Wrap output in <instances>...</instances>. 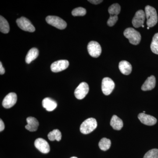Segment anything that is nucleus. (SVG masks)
Instances as JSON below:
<instances>
[{"mask_svg": "<svg viewBox=\"0 0 158 158\" xmlns=\"http://www.w3.org/2000/svg\"><path fill=\"white\" fill-rule=\"evenodd\" d=\"M17 25L20 28L24 31L30 32H34L35 28L28 19L24 17H21L16 20Z\"/></svg>", "mask_w": 158, "mask_h": 158, "instance_id": "39448f33", "label": "nucleus"}, {"mask_svg": "<svg viewBox=\"0 0 158 158\" xmlns=\"http://www.w3.org/2000/svg\"><path fill=\"white\" fill-rule=\"evenodd\" d=\"M145 16L147 19L148 27H152L158 22V15L156 9L153 7L147 6L145 8Z\"/></svg>", "mask_w": 158, "mask_h": 158, "instance_id": "f257e3e1", "label": "nucleus"}, {"mask_svg": "<svg viewBox=\"0 0 158 158\" xmlns=\"http://www.w3.org/2000/svg\"><path fill=\"white\" fill-rule=\"evenodd\" d=\"M123 34L125 37L129 40L131 44L138 45L141 41V34L133 28H128L126 29Z\"/></svg>", "mask_w": 158, "mask_h": 158, "instance_id": "f03ea898", "label": "nucleus"}, {"mask_svg": "<svg viewBox=\"0 0 158 158\" xmlns=\"http://www.w3.org/2000/svg\"><path fill=\"white\" fill-rule=\"evenodd\" d=\"M89 90L88 84L85 82H82L75 90V96L78 99H83L87 95Z\"/></svg>", "mask_w": 158, "mask_h": 158, "instance_id": "0eeeda50", "label": "nucleus"}, {"mask_svg": "<svg viewBox=\"0 0 158 158\" xmlns=\"http://www.w3.org/2000/svg\"><path fill=\"white\" fill-rule=\"evenodd\" d=\"M115 83L111 78L105 77L102 81V90L106 95H110L115 88Z\"/></svg>", "mask_w": 158, "mask_h": 158, "instance_id": "423d86ee", "label": "nucleus"}, {"mask_svg": "<svg viewBox=\"0 0 158 158\" xmlns=\"http://www.w3.org/2000/svg\"><path fill=\"white\" fill-rule=\"evenodd\" d=\"M151 49L153 53L158 55V33L155 34L151 44Z\"/></svg>", "mask_w": 158, "mask_h": 158, "instance_id": "b1692460", "label": "nucleus"}, {"mask_svg": "<svg viewBox=\"0 0 158 158\" xmlns=\"http://www.w3.org/2000/svg\"><path fill=\"white\" fill-rule=\"evenodd\" d=\"M48 137L49 140L51 141L56 140L57 141H59L62 139V134L59 130L55 129L49 133Z\"/></svg>", "mask_w": 158, "mask_h": 158, "instance_id": "412c9836", "label": "nucleus"}, {"mask_svg": "<svg viewBox=\"0 0 158 158\" xmlns=\"http://www.w3.org/2000/svg\"><path fill=\"white\" fill-rule=\"evenodd\" d=\"M46 21L49 24L59 30H63L67 27V23L65 21L58 16L49 15L46 17Z\"/></svg>", "mask_w": 158, "mask_h": 158, "instance_id": "20e7f679", "label": "nucleus"}, {"mask_svg": "<svg viewBox=\"0 0 158 158\" xmlns=\"http://www.w3.org/2000/svg\"><path fill=\"white\" fill-rule=\"evenodd\" d=\"M143 158H158V149L155 148L148 151Z\"/></svg>", "mask_w": 158, "mask_h": 158, "instance_id": "a878e982", "label": "nucleus"}, {"mask_svg": "<svg viewBox=\"0 0 158 158\" xmlns=\"http://www.w3.org/2000/svg\"><path fill=\"white\" fill-rule=\"evenodd\" d=\"M149 28H150V27H147L148 29H149Z\"/></svg>", "mask_w": 158, "mask_h": 158, "instance_id": "2f4dec72", "label": "nucleus"}, {"mask_svg": "<svg viewBox=\"0 0 158 158\" xmlns=\"http://www.w3.org/2000/svg\"><path fill=\"white\" fill-rule=\"evenodd\" d=\"M88 50L89 55L94 58H98L102 53L101 47L96 41H91L88 43Z\"/></svg>", "mask_w": 158, "mask_h": 158, "instance_id": "6e6552de", "label": "nucleus"}, {"mask_svg": "<svg viewBox=\"0 0 158 158\" xmlns=\"http://www.w3.org/2000/svg\"><path fill=\"white\" fill-rule=\"evenodd\" d=\"M42 106L47 111L51 112L53 111L56 108L57 103L52 99L50 98H46L43 100Z\"/></svg>", "mask_w": 158, "mask_h": 158, "instance_id": "2eb2a0df", "label": "nucleus"}, {"mask_svg": "<svg viewBox=\"0 0 158 158\" xmlns=\"http://www.w3.org/2000/svg\"><path fill=\"white\" fill-rule=\"evenodd\" d=\"M10 31L9 23L2 16H0V31L4 34H8Z\"/></svg>", "mask_w": 158, "mask_h": 158, "instance_id": "aec40b11", "label": "nucleus"}, {"mask_svg": "<svg viewBox=\"0 0 158 158\" xmlns=\"http://www.w3.org/2000/svg\"><path fill=\"white\" fill-rule=\"evenodd\" d=\"M5 73V69L3 67L2 62H0V74H1V75H3Z\"/></svg>", "mask_w": 158, "mask_h": 158, "instance_id": "c756f323", "label": "nucleus"}, {"mask_svg": "<svg viewBox=\"0 0 158 158\" xmlns=\"http://www.w3.org/2000/svg\"><path fill=\"white\" fill-rule=\"evenodd\" d=\"M121 10V7L119 4L116 3L109 7L108 11L110 15H118Z\"/></svg>", "mask_w": 158, "mask_h": 158, "instance_id": "5701e85b", "label": "nucleus"}, {"mask_svg": "<svg viewBox=\"0 0 158 158\" xmlns=\"http://www.w3.org/2000/svg\"><path fill=\"white\" fill-rule=\"evenodd\" d=\"M34 145L38 150L43 153H48L50 150L49 144L44 139L37 138L34 142Z\"/></svg>", "mask_w": 158, "mask_h": 158, "instance_id": "9b49d317", "label": "nucleus"}, {"mask_svg": "<svg viewBox=\"0 0 158 158\" xmlns=\"http://www.w3.org/2000/svg\"><path fill=\"white\" fill-rule=\"evenodd\" d=\"M156 80L155 77L154 76L148 77L146 79L144 84L141 87V89L144 91H148L152 90L155 87Z\"/></svg>", "mask_w": 158, "mask_h": 158, "instance_id": "dca6fc26", "label": "nucleus"}, {"mask_svg": "<svg viewBox=\"0 0 158 158\" xmlns=\"http://www.w3.org/2000/svg\"><path fill=\"white\" fill-rule=\"evenodd\" d=\"M70 158H78L77 157L73 156V157H71Z\"/></svg>", "mask_w": 158, "mask_h": 158, "instance_id": "7c9ffc66", "label": "nucleus"}, {"mask_svg": "<svg viewBox=\"0 0 158 158\" xmlns=\"http://www.w3.org/2000/svg\"><path fill=\"white\" fill-rule=\"evenodd\" d=\"M88 2H90V3L92 4H94V5H98V4H100L103 2V1H101V0H90V1H88Z\"/></svg>", "mask_w": 158, "mask_h": 158, "instance_id": "cd10ccee", "label": "nucleus"}, {"mask_svg": "<svg viewBox=\"0 0 158 158\" xmlns=\"http://www.w3.org/2000/svg\"><path fill=\"white\" fill-rule=\"evenodd\" d=\"M99 147L102 150H108L110 149L111 145V141L110 139L106 138H102L99 142Z\"/></svg>", "mask_w": 158, "mask_h": 158, "instance_id": "4be33fe9", "label": "nucleus"}, {"mask_svg": "<svg viewBox=\"0 0 158 158\" xmlns=\"http://www.w3.org/2000/svg\"><path fill=\"white\" fill-rule=\"evenodd\" d=\"M138 118L143 124L147 126H153L157 123V119L154 116L144 113L138 115Z\"/></svg>", "mask_w": 158, "mask_h": 158, "instance_id": "ddd939ff", "label": "nucleus"}, {"mask_svg": "<svg viewBox=\"0 0 158 158\" xmlns=\"http://www.w3.org/2000/svg\"><path fill=\"white\" fill-rule=\"evenodd\" d=\"M118 68L121 73L128 75L131 73L132 67L130 63L127 61H122L119 63Z\"/></svg>", "mask_w": 158, "mask_h": 158, "instance_id": "f3484780", "label": "nucleus"}, {"mask_svg": "<svg viewBox=\"0 0 158 158\" xmlns=\"http://www.w3.org/2000/svg\"><path fill=\"white\" fill-rule=\"evenodd\" d=\"M97 122L93 118H88L82 123L80 127V131L85 135L90 134L97 127Z\"/></svg>", "mask_w": 158, "mask_h": 158, "instance_id": "7ed1b4c3", "label": "nucleus"}, {"mask_svg": "<svg viewBox=\"0 0 158 158\" xmlns=\"http://www.w3.org/2000/svg\"><path fill=\"white\" fill-rule=\"evenodd\" d=\"M142 27L144 28V25L142 26Z\"/></svg>", "mask_w": 158, "mask_h": 158, "instance_id": "473e14b6", "label": "nucleus"}, {"mask_svg": "<svg viewBox=\"0 0 158 158\" xmlns=\"http://www.w3.org/2000/svg\"><path fill=\"white\" fill-rule=\"evenodd\" d=\"M145 113V111H143V113Z\"/></svg>", "mask_w": 158, "mask_h": 158, "instance_id": "72a5a7b5", "label": "nucleus"}, {"mask_svg": "<svg viewBox=\"0 0 158 158\" xmlns=\"http://www.w3.org/2000/svg\"><path fill=\"white\" fill-rule=\"evenodd\" d=\"M39 55V51L37 48H33L29 51L26 57V62L30 64L33 60H35Z\"/></svg>", "mask_w": 158, "mask_h": 158, "instance_id": "6ab92c4d", "label": "nucleus"}, {"mask_svg": "<svg viewBox=\"0 0 158 158\" xmlns=\"http://www.w3.org/2000/svg\"><path fill=\"white\" fill-rule=\"evenodd\" d=\"M145 12L143 10L137 11L132 19V24L135 27L139 28L142 27L144 23L145 19Z\"/></svg>", "mask_w": 158, "mask_h": 158, "instance_id": "1a4fd4ad", "label": "nucleus"}, {"mask_svg": "<svg viewBox=\"0 0 158 158\" xmlns=\"http://www.w3.org/2000/svg\"><path fill=\"white\" fill-rule=\"evenodd\" d=\"M118 20L117 15H110L107 21V25L109 27H112L114 26Z\"/></svg>", "mask_w": 158, "mask_h": 158, "instance_id": "bb28decb", "label": "nucleus"}, {"mask_svg": "<svg viewBox=\"0 0 158 158\" xmlns=\"http://www.w3.org/2000/svg\"><path fill=\"white\" fill-rule=\"evenodd\" d=\"M110 125L113 129L119 131L123 127V122L116 115H113L110 121Z\"/></svg>", "mask_w": 158, "mask_h": 158, "instance_id": "a211bd4d", "label": "nucleus"}, {"mask_svg": "<svg viewBox=\"0 0 158 158\" xmlns=\"http://www.w3.org/2000/svg\"><path fill=\"white\" fill-rule=\"evenodd\" d=\"M5 127V124L2 119H0V131H2Z\"/></svg>", "mask_w": 158, "mask_h": 158, "instance_id": "c85d7f7f", "label": "nucleus"}, {"mask_svg": "<svg viewBox=\"0 0 158 158\" xmlns=\"http://www.w3.org/2000/svg\"><path fill=\"white\" fill-rule=\"evenodd\" d=\"M27 124L26 125V129L31 132L36 131L39 126V122L37 118L33 117H29L27 118Z\"/></svg>", "mask_w": 158, "mask_h": 158, "instance_id": "4468645a", "label": "nucleus"}, {"mask_svg": "<svg viewBox=\"0 0 158 158\" xmlns=\"http://www.w3.org/2000/svg\"><path fill=\"white\" fill-rule=\"evenodd\" d=\"M69 62L68 60H60L56 61L51 65V69L53 72L58 73L68 68Z\"/></svg>", "mask_w": 158, "mask_h": 158, "instance_id": "9d476101", "label": "nucleus"}, {"mask_svg": "<svg viewBox=\"0 0 158 158\" xmlns=\"http://www.w3.org/2000/svg\"><path fill=\"white\" fill-rule=\"evenodd\" d=\"M17 100V96L16 94L11 92L7 94L3 99L2 106L6 109L12 107L16 104Z\"/></svg>", "mask_w": 158, "mask_h": 158, "instance_id": "f8f14e48", "label": "nucleus"}, {"mask_svg": "<svg viewBox=\"0 0 158 158\" xmlns=\"http://www.w3.org/2000/svg\"><path fill=\"white\" fill-rule=\"evenodd\" d=\"M87 13L86 9L82 7L76 8L72 11V14L74 16H84Z\"/></svg>", "mask_w": 158, "mask_h": 158, "instance_id": "393cba45", "label": "nucleus"}]
</instances>
